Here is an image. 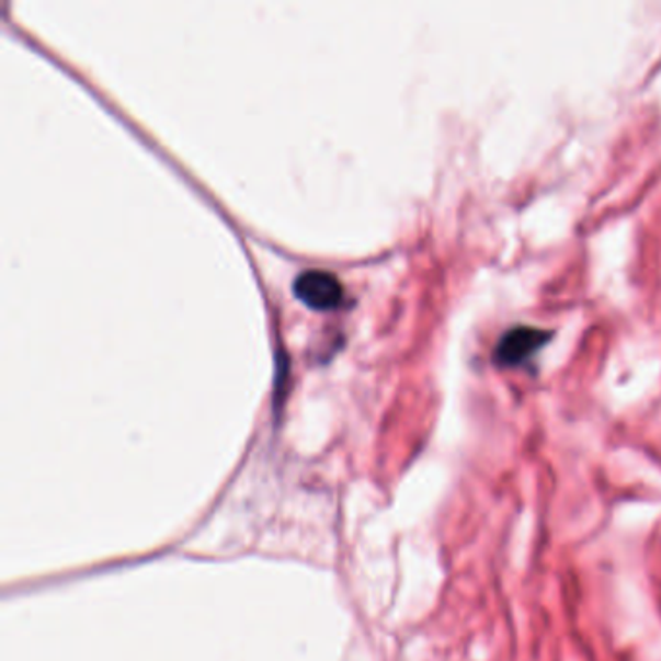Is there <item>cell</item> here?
Instances as JSON below:
<instances>
[{
  "mask_svg": "<svg viewBox=\"0 0 661 661\" xmlns=\"http://www.w3.org/2000/svg\"><path fill=\"white\" fill-rule=\"evenodd\" d=\"M549 330L544 328L518 324L506 330L494 345L493 361L502 368L520 367L526 365L527 361L534 360V355L547 345L551 338Z\"/></svg>",
  "mask_w": 661,
  "mask_h": 661,
  "instance_id": "cell-1",
  "label": "cell"
},
{
  "mask_svg": "<svg viewBox=\"0 0 661 661\" xmlns=\"http://www.w3.org/2000/svg\"><path fill=\"white\" fill-rule=\"evenodd\" d=\"M294 294L309 309L334 310L342 305L343 285L328 270H305L295 280Z\"/></svg>",
  "mask_w": 661,
  "mask_h": 661,
  "instance_id": "cell-2",
  "label": "cell"
}]
</instances>
